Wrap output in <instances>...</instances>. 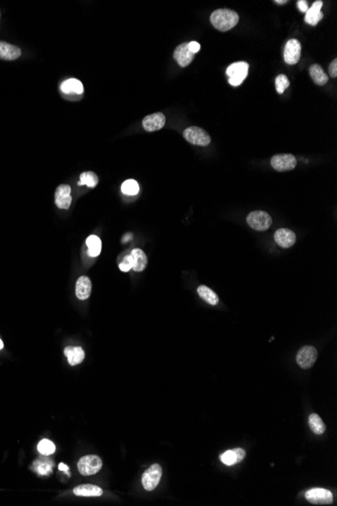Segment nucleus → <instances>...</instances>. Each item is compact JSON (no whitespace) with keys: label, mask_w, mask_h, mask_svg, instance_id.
<instances>
[{"label":"nucleus","mask_w":337,"mask_h":506,"mask_svg":"<svg viewBox=\"0 0 337 506\" xmlns=\"http://www.w3.org/2000/svg\"><path fill=\"white\" fill-rule=\"evenodd\" d=\"M197 292H198L199 296L203 300H205L207 303H209L210 305H216L219 302V298H218L217 294L212 289H210L209 287H207L205 285L199 286L197 289Z\"/></svg>","instance_id":"5701e85b"},{"label":"nucleus","mask_w":337,"mask_h":506,"mask_svg":"<svg viewBox=\"0 0 337 506\" xmlns=\"http://www.w3.org/2000/svg\"><path fill=\"white\" fill-rule=\"evenodd\" d=\"M275 242L283 249L291 248L296 243V234L289 228H280L275 232Z\"/></svg>","instance_id":"f8f14e48"},{"label":"nucleus","mask_w":337,"mask_h":506,"mask_svg":"<svg viewBox=\"0 0 337 506\" xmlns=\"http://www.w3.org/2000/svg\"><path fill=\"white\" fill-rule=\"evenodd\" d=\"M309 73L315 84L319 86H323L328 82V76L322 69V67L318 64H313L310 66Z\"/></svg>","instance_id":"4be33fe9"},{"label":"nucleus","mask_w":337,"mask_h":506,"mask_svg":"<svg viewBox=\"0 0 337 506\" xmlns=\"http://www.w3.org/2000/svg\"><path fill=\"white\" fill-rule=\"evenodd\" d=\"M301 58V44L298 40H289L284 50V60L289 65H295Z\"/></svg>","instance_id":"9b49d317"},{"label":"nucleus","mask_w":337,"mask_h":506,"mask_svg":"<svg viewBox=\"0 0 337 506\" xmlns=\"http://www.w3.org/2000/svg\"><path fill=\"white\" fill-rule=\"evenodd\" d=\"M103 491L100 487L91 485V484H84L79 485L74 488V494L76 496H82V497H98L102 495Z\"/></svg>","instance_id":"aec40b11"},{"label":"nucleus","mask_w":337,"mask_h":506,"mask_svg":"<svg viewBox=\"0 0 337 506\" xmlns=\"http://www.w3.org/2000/svg\"><path fill=\"white\" fill-rule=\"evenodd\" d=\"M61 90L65 94H71V93L82 94L84 91V88H83V84L81 83V81H79L78 79H75V78H71V79L66 80L62 83Z\"/></svg>","instance_id":"412c9836"},{"label":"nucleus","mask_w":337,"mask_h":506,"mask_svg":"<svg viewBox=\"0 0 337 506\" xmlns=\"http://www.w3.org/2000/svg\"><path fill=\"white\" fill-rule=\"evenodd\" d=\"M21 55V50L13 45H10L6 42L0 41V59L12 61L19 58Z\"/></svg>","instance_id":"dca6fc26"},{"label":"nucleus","mask_w":337,"mask_h":506,"mask_svg":"<svg viewBox=\"0 0 337 506\" xmlns=\"http://www.w3.org/2000/svg\"><path fill=\"white\" fill-rule=\"evenodd\" d=\"M309 426L312 431L316 434H322L325 431V424L320 416L316 413H313L309 417Z\"/></svg>","instance_id":"a878e982"},{"label":"nucleus","mask_w":337,"mask_h":506,"mask_svg":"<svg viewBox=\"0 0 337 506\" xmlns=\"http://www.w3.org/2000/svg\"><path fill=\"white\" fill-rule=\"evenodd\" d=\"M119 269L122 272H128L129 270H131V262H130L129 255H127L123 258L122 262L119 264Z\"/></svg>","instance_id":"7c9ffc66"},{"label":"nucleus","mask_w":337,"mask_h":506,"mask_svg":"<svg viewBox=\"0 0 337 506\" xmlns=\"http://www.w3.org/2000/svg\"><path fill=\"white\" fill-rule=\"evenodd\" d=\"M56 205L61 209H68L72 203L71 187L67 184H62L57 187L55 192Z\"/></svg>","instance_id":"9d476101"},{"label":"nucleus","mask_w":337,"mask_h":506,"mask_svg":"<svg viewBox=\"0 0 337 506\" xmlns=\"http://www.w3.org/2000/svg\"><path fill=\"white\" fill-rule=\"evenodd\" d=\"M131 269L136 272H142L148 266V257L141 249H134L129 254Z\"/></svg>","instance_id":"2eb2a0df"},{"label":"nucleus","mask_w":337,"mask_h":506,"mask_svg":"<svg viewBox=\"0 0 337 506\" xmlns=\"http://www.w3.org/2000/svg\"><path fill=\"white\" fill-rule=\"evenodd\" d=\"M317 356H318L317 350L314 347L305 346L300 349V351L297 354L296 360L298 365L302 369H309L315 364Z\"/></svg>","instance_id":"6e6552de"},{"label":"nucleus","mask_w":337,"mask_h":506,"mask_svg":"<svg viewBox=\"0 0 337 506\" xmlns=\"http://www.w3.org/2000/svg\"><path fill=\"white\" fill-rule=\"evenodd\" d=\"M210 20L216 29L220 31H227L239 23L240 15L238 12L231 9H217L212 12Z\"/></svg>","instance_id":"f257e3e1"},{"label":"nucleus","mask_w":337,"mask_h":506,"mask_svg":"<svg viewBox=\"0 0 337 506\" xmlns=\"http://www.w3.org/2000/svg\"><path fill=\"white\" fill-rule=\"evenodd\" d=\"M306 499L313 504L328 505L333 502V495L329 490L323 488H313L307 491Z\"/></svg>","instance_id":"1a4fd4ad"},{"label":"nucleus","mask_w":337,"mask_h":506,"mask_svg":"<svg viewBox=\"0 0 337 506\" xmlns=\"http://www.w3.org/2000/svg\"><path fill=\"white\" fill-rule=\"evenodd\" d=\"M163 475L162 467L159 464L152 465L143 475L142 482L143 486L148 491H153L160 483V480Z\"/></svg>","instance_id":"423d86ee"},{"label":"nucleus","mask_w":337,"mask_h":506,"mask_svg":"<svg viewBox=\"0 0 337 506\" xmlns=\"http://www.w3.org/2000/svg\"><path fill=\"white\" fill-rule=\"evenodd\" d=\"M297 3H298L299 9L302 12H306L308 10V3H307V1H305V0H300V1H298Z\"/></svg>","instance_id":"72a5a7b5"},{"label":"nucleus","mask_w":337,"mask_h":506,"mask_svg":"<svg viewBox=\"0 0 337 506\" xmlns=\"http://www.w3.org/2000/svg\"><path fill=\"white\" fill-rule=\"evenodd\" d=\"M38 450L39 452L42 454V455H45V456H50L52 454L55 453L56 451V446L54 445L53 442L49 441V440H43L40 442L39 446H38Z\"/></svg>","instance_id":"cd10ccee"},{"label":"nucleus","mask_w":337,"mask_h":506,"mask_svg":"<svg viewBox=\"0 0 337 506\" xmlns=\"http://www.w3.org/2000/svg\"><path fill=\"white\" fill-rule=\"evenodd\" d=\"M92 290L91 280L87 276H81L76 283V295L80 300H86L90 297Z\"/></svg>","instance_id":"a211bd4d"},{"label":"nucleus","mask_w":337,"mask_h":506,"mask_svg":"<svg viewBox=\"0 0 337 506\" xmlns=\"http://www.w3.org/2000/svg\"><path fill=\"white\" fill-rule=\"evenodd\" d=\"M189 50L195 55L200 50V45L197 42H191L189 43Z\"/></svg>","instance_id":"f704fd0d"},{"label":"nucleus","mask_w":337,"mask_h":506,"mask_svg":"<svg viewBox=\"0 0 337 506\" xmlns=\"http://www.w3.org/2000/svg\"><path fill=\"white\" fill-rule=\"evenodd\" d=\"M64 354L68 358V362L71 366L81 364L85 358V352L81 347H67L64 350Z\"/></svg>","instance_id":"6ab92c4d"},{"label":"nucleus","mask_w":337,"mask_h":506,"mask_svg":"<svg viewBox=\"0 0 337 506\" xmlns=\"http://www.w3.org/2000/svg\"><path fill=\"white\" fill-rule=\"evenodd\" d=\"M86 245L88 247V254L91 257H97L101 253V248H102V244H101V240L97 237V235H90L86 240Z\"/></svg>","instance_id":"b1692460"},{"label":"nucleus","mask_w":337,"mask_h":506,"mask_svg":"<svg viewBox=\"0 0 337 506\" xmlns=\"http://www.w3.org/2000/svg\"><path fill=\"white\" fill-rule=\"evenodd\" d=\"M329 74L331 77L337 76V60L334 59L329 66Z\"/></svg>","instance_id":"2f4dec72"},{"label":"nucleus","mask_w":337,"mask_h":506,"mask_svg":"<svg viewBox=\"0 0 337 506\" xmlns=\"http://www.w3.org/2000/svg\"><path fill=\"white\" fill-rule=\"evenodd\" d=\"M98 184V177L97 175L92 172V171H88V172H83L80 176V181L78 182V185L79 186H83V185H86L90 188H94L96 187Z\"/></svg>","instance_id":"393cba45"},{"label":"nucleus","mask_w":337,"mask_h":506,"mask_svg":"<svg viewBox=\"0 0 337 506\" xmlns=\"http://www.w3.org/2000/svg\"><path fill=\"white\" fill-rule=\"evenodd\" d=\"M183 136L188 143L194 146L206 147L211 142V138L208 132L198 126H189L184 130Z\"/></svg>","instance_id":"f03ea898"},{"label":"nucleus","mask_w":337,"mask_h":506,"mask_svg":"<svg viewBox=\"0 0 337 506\" xmlns=\"http://www.w3.org/2000/svg\"><path fill=\"white\" fill-rule=\"evenodd\" d=\"M166 123V117L162 112H156L153 114L147 115L143 119V126L144 128L149 131H156L165 126Z\"/></svg>","instance_id":"ddd939ff"},{"label":"nucleus","mask_w":337,"mask_h":506,"mask_svg":"<svg viewBox=\"0 0 337 506\" xmlns=\"http://www.w3.org/2000/svg\"><path fill=\"white\" fill-rule=\"evenodd\" d=\"M102 468V460L96 455L85 456L78 462V470L84 476L94 475Z\"/></svg>","instance_id":"20e7f679"},{"label":"nucleus","mask_w":337,"mask_h":506,"mask_svg":"<svg viewBox=\"0 0 337 506\" xmlns=\"http://www.w3.org/2000/svg\"><path fill=\"white\" fill-rule=\"evenodd\" d=\"M290 86V81L288 79V77L284 74L282 75H279L277 78H276V89H277V92L279 94H283L284 91Z\"/></svg>","instance_id":"c85d7f7f"},{"label":"nucleus","mask_w":337,"mask_h":506,"mask_svg":"<svg viewBox=\"0 0 337 506\" xmlns=\"http://www.w3.org/2000/svg\"><path fill=\"white\" fill-rule=\"evenodd\" d=\"M276 3H279V4H284V3H287L286 0H284V1H279V0H277Z\"/></svg>","instance_id":"e433bc0d"},{"label":"nucleus","mask_w":337,"mask_h":506,"mask_svg":"<svg viewBox=\"0 0 337 506\" xmlns=\"http://www.w3.org/2000/svg\"><path fill=\"white\" fill-rule=\"evenodd\" d=\"M322 5H323V2L321 1V0H318V1H315L312 4V6L310 8H308V10L306 11V16H305V21L308 24L316 25L323 18V13L321 12Z\"/></svg>","instance_id":"f3484780"},{"label":"nucleus","mask_w":337,"mask_h":506,"mask_svg":"<svg viewBox=\"0 0 337 506\" xmlns=\"http://www.w3.org/2000/svg\"><path fill=\"white\" fill-rule=\"evenodd\" d=\"M121 191L122 193H124L125 195H137L140 191V186H139V183L133 180V179H128L126 181H124L121 185Z\"/></svg>","instance_id":"bb28decb"},{"label":"nucleus","mask_w":337,"mask_h":506,"mask_svg":"<svg viewBox=\"0 0 337 506\" xmlns=\"http://www.w3.org/2000/svg\"><path fill=\"white\" fill-rule=\"evenodd\" d=\"M248 224L255 230L263 231L269 228L273 223V219L268 213L260 210L251 212L247 217Z\"/></svg>","instance_id":"39448f33"},{"label":"nucleus","mask_w":337,"mask_h":506,"mask_svg":"<svg viewBox=\"0 0 337 506\" xmlns=\"http://www.w3.org/2000/svg\"><path fill=\"white\" fill-rule=\"evenodd\" d=\"M250 66L247 62H237L231 64L226 69V74L229 77L228 82L232 86L241 85L247 78Z\"/></svg>","instance_id":"7ed1b4c3"},{"label":"nucleus","mask_w":337,"mask_h":506,"mask_svg":"<svg viewBox=\"0 0 337 506\" xmlns=\"http://www.w3.org/2000/svg\"><path fill=\"white\" fill-rule=\"evenodd\" d=\"M220 460L226 466H231L237 464V455H235L234 450H229L220 456Z\"/></svg>","instance_id":"c756f323"},{"label":"nucleus","mask_w":337,"mask_h":506,"mask_svg":"<svg viewBox=\"0 0 337 506\" xmlns=\"http://www.w3.org/2000/svg\"><path fill=\"white\" fill-rule=\"evenodd\" d=\"M234 453H235V455H237V464L242 462L246 458V451L241 448L234 449Z\"/></svg>","instance_id":"473e14b6"},{"label":"nucleus","mask_w":337,"mask_h":506,"mask_svg":"<svg viewBox=\"0 0 337 506\" xmlns=\"http://www.w3.org/2000/svg\"><path fill=\"white\" fill-rule=\"evenodd\" d=\"M271 165L276 171L286 172L293 170L297 166V160L291 154H279L271 159Z\"/></svg>","instance_id":"0eeeda50"},{"label":"nucleus","mask_w":337,"mask_h":506,"mask_svg":"<svg viewBox=\"0 0 337 506\" xmlns=\"http://www.w3.org/2000/svg\"><path fill=\"white\" fill-rule=\"evenodd\" d=\"M174 59L181 67H187L194 60V54L189 50V43H183L174 51Z\"/></svg>","instance_id":"4468645a"},{"label":"nucleus","mask_w":337,"mask_h":506,"mask_svg":"<svg viewBox=\"0 0 337 506\" xmlns=\"http://www.w3.org/2000/svg\"><path fill=\"white\" fill-rule=\"evenodd\" d=\"M2 349H3V342L0 340V350H2Z\"/></svg>","instance_id":"4c0bfd02"},{"label":"nucleus","mask_w":337,"mask_h":506,"mask_svg":"<svg viewBox=\"0 0 337 506\" xmlns=\"http://www.w3.org/2000/svg\"><path fill=\"white\" fill-rule=\"evenodd\" d=\"M59 469H60L61 471H66V472H68V470H69L68 466L65 465V464H63V463H61V464L59 465Z\"/></svg>","instance_id":"c9c22d12"}]
</instances>
